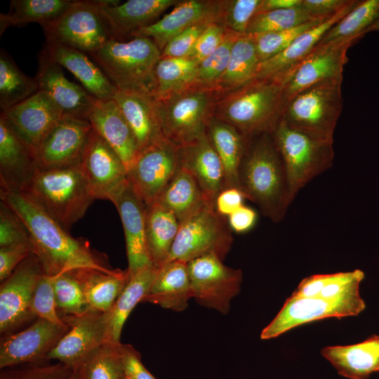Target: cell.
Instances as JSON below:
<instances>
[{
    "instance_id": "cell-1",
    "label": "cell",
    "mask_w": 379,
    "mask_h": 379,
    "mask_svg": "<svg viewBox=\"0 0 379 379\" xmlns=\"http://www.w3.org/2000/svg\"><path fill=\"white\" fill-rule=\"evenodd\" d=\"M0 198L25 225L32 252L39 258L44 274L55 277L83 268L106 273L117 270L103 265L87 244L72 237L21 192L0 189Z\"/></svg>"
},
{
    "instance_id": "cell-2",
    "label": "cell",
    "mask_w": 379,
    "mask_h": 379,
    "mask_svg": "<svg viewBox=\"0 0 379 379\" xmlns=\"http://www.w3.org/2000/svg\"><path fill=\"white\" fill-rule=\"evenodd\" d=\"M238 188L273 222H281L291 204L284 165L272 133L248 140L238 171Z\"/></svg>"
},
{
    "instance_id": "cell-3",
    "label": "cell",
    "mask_w": 379,
    "mask_h": 379,
    "mask_svg": "<svg viewBox=\"0 0 379 379\" xmlns=\"http://www.w3.org/2000/svg\"><path fill=\"white\" fill-rule=\"evenodd\" d=\"M19 192L67 232L95 200L80 165L37 166Z\"/></svg>"
},
{
    "instance_id": "cell-4",
    "label": "cell",
    "mask_w": 379,
    "mask_h": 379,
    "mask_svg": "<svg viewBox=\"0 0 379 379\" xmlns=\"http://www.w3.org/2000/svg\"><path fill=\"white\" fill-rule=\"evenodd\" d=\"M285 80L253 79L220 96L213 117L237 128L246 138L272 133L284 106Z\"/></svg>"
},
{
    "instance_id": "cell-5",
    "label": "cell",
    "mask_w": 379,
    "mask_h": 379,
    "mask_svg": "<svg viewBox=\"0 0 379 379\" xmlns=\"http://www.w3.org/2000/svg\"><path fill=\"white\" fill-rule=\"evenodd\" d=\"M161 52L149 38L112 39L89 55L121 91L154 97L155 68Z\"/></svg>"
},
{
    "instance_id": "cell-6",
    "label": "cell",
    "mask_w": 379,
    "mask_h": 379,
    "mask_svg": "<svg viewBox=\"0 0 379 379\" xmlns=\"http://www.w3.org/2000/svg\"><path fill=\"white\" fill-rule=\"evenodd\" d=\"M343 76L316 83L284 105L281 119L289 127L317 140L333 142L343 109Z\"/></svg>"
},
{
    "instance_id": "cell-7",
    "label": "cell",
    "mask_w": 379,
    "mask_h": 379,
    "mask_svg": "<svg viewBox=\"0 0 379 379\" xmlns=\"http://www.w3.org/2000/svg\"><path fill=\"white\" fill-rule=\"evenodd\" d=\"M218 95L215 90L194 86L154 98L164 137L178 147L199 140L206 133Z\"/></svg>"
},
{
    "instance_id": "cell-8",
    "label": "cell",
    "mask_w": 379,
    "mask_h": 379,
    "mask_svg": "<svg viewBox=\"0 0 379 379\" xmlns=\"http://www.w3.org/2000/svg\"><path fill=\"white\" fill-rule=\"evenodd\" d=\"M286 172L291 202L309 182L331 168L333 142L295 130L281 119L272 132Z\"/></svg>"
},
{
    "instance_id": "cell-9",
    "label": "cell",
    "mask_w": 379,
    "mask_h": 379,
    "mask_svg": "<svg viewBox=\"0 0 379 379\" xmlns=\"http://www.w3.org/2000/svg\"><path fill=\"white\" fill-rule=\"evenodd\" d=\"M232 232L225 217L205 207L180 223L166 262H187L211 253L224 260L234 241Z\"/></svg>"
},
{
    "instance_id": "cell-10",
    "label": "cell",
    "mask_w": 379,
    "mask_h": 379,
    "mask_svg": "<svg viewBox=\"0 0 379 379\" xmlns=\"http://www.w3.org/2000/svg\"><path fill=\"white\" fill-rule=\"evenodd\" d=\"M41 26L47 41L88 55L113 39L95 1H74L62 15Z\"/></svg>"
},
{
    "instance_id": "cell-11",
    "label": "cell",
    "mask_w": 379,
    "mask_h": 379,
    "mask_svg": "<svg viewBox=\"0 0 379 379\" xmlns=\"http://www.w3.org/2000/svg\"><path fill=\"white\" fill-rule=\"evenodd\" d=\"M365 307L359 286L333 298L290 296L277 315L262 331L260 338H274L294 327L327 317L356 316Z\"/></svg>"
},
{
    "instance_id": "cell-12",
    "label": "cell",
    "mask_w": 379,
    "mask_h": 379,
    "mask_svg": "<svg viewBox=\"0 0 379 379\" xmlns=\"http://www.w3.org/2000/svg\"><path fill=\"white\" fill-rule=\"evenodd\" d=\"M187 263L192 298L205 307L228 314L232 299L241 290V270L225 265L213 253Z\"/></svg>"
},
{
    "instance_id": "cell-13",
    "label": "cell",
    "mask_w": 379,
    "mask_h": 379,
    "mask_svg": "<svg viewBox=\"0 0 379 379\" xmlns=\"http://www.w3.org/2000/svg\"><path fill=\"white\" fill-rule=\"evenodd\" d=\"M44 270L32 253L0 286V333L1 337L17 332L36 319L31 310L35 288Z\"/></svg>"
},
{
    "instance_id": "cell-14",
    "label": "cell",
    "mask_w": 379,
    "mask_h": 379,
    "mask_svg": "<svg viewBox=\"0 0 379 379\" xmlns=\"http://www.w3.org/2000/svg\"><path fill=\"white\" fill-rule=\"evenodd\" d=\"M180 168L178 147L166 139L138 154L127 172L128 180L148 207Z\"/></svg>"
},
{
    "instance_id": "cell-15",
    "label": "cell",
    "mask_w": 379,
    "mask_h": 379,
    "mask_svg": "<svg viewBox=\"0 0 379 379\" xmlns=\"http://www.w3.org/2000/svg\"><path fill=\"white\" fill-rule=\"evenodd\" d=\"M70 328L51 350L48 359L75 368L86 357L102 345L112 342L110 335V313L89 310L79 317H63Z\"/></svg>"
},
{
    "instance_id": "cell-16",
    "label": "cell",
    "mask_w": 379,
    "mask_h": 379,
    "mask_svg": "<svg viewBox=\"0 0 379 379\" xmlns=\"http://www.w3.org/2000/svg\"><path fill=\"white\" fill-rule=\"evenodd\" d=\"M69 328L66 323L58 325L36 318L26 328L1 337L0 368L25 363L36 364L48 359L49 353Z\"/></svg>"
},
{
    "instance_id": "cell-17",
    "label": "cell",
    "mask_w": 379,
    "mask_h": 379,
    "mask_svg": "<svg viewBox=\"0 0 379 379\" xmlns=\"http://www.w3.org/2000/svg\"><path fill=\"white\" fill-rule=\"evenodd\" d=\"M63 115L53 100L43 91L1 112L34 158L43 140Z\"/></svg>"
},
{
    "instance_id": "cell-18",
    "label": "cell",
    "mask_w": 379,
    "mask_h": 379,
    "mask_svg": "<svg viewBox=\"0 0 379 379\" xmlns=\"http://www.w3.org/2000/svg\"><path fill=\"white\" fill-rule=\"evenodd\" d=\"M92 132L88 120L63 115L38 148L36 166L56 168L80 165Z\"/></svg>"
},
{
    "instance_id": "cell-19",
    "label": "cell",
    "mask_w": 379,
    "mask_h": 379,
    "mask_svg": "<svg viewBox=\"0 0 379 379\" xmlns=\"http://www.w3.org/2000/svg\"><path fill=\"white\" fill-rule=\"evenodd\" d=\"M80 166L95 199L110 201L128 181L121 158L93 130Z\"/></svg>"
},
{
    "instance_id": "cell-20",
    "label": "cell",
    "mask_w": 379,
    "mask_h": 379,
    "mask_svg": "<svg viewBox=\"0 0 379 379\" xmlns=\"http://www.w3.org/2000/svg\"><path fill=\"white\" fill-rule=\"evenodd\" d=\"M117 208L123 225L128 277L153 267L146 240L147 206L128 181L110 199Z\"/></svg>"
},
{
    "instance_id": "cell-21",
    "label": "cell",
    "mask_w": 379,
    "mask_h": 379,
    "mask_svg": "<svg viewBox=\"0 0 379 379\" xmlns=\"http://www.w3.org/2000/svg\"><path fill=\"white\" fill-rule=\"evenodd\" d=\"M61 67L44 48L41 51L35 77L39 91L48 93L64 115L87 120L97 99L67 79Z\"/></svg>"
},
{
    "instance_id": "cell-22",
    "label": "cell",
    "mask_w": 379,
    "mask_h": 379,
    "mask_svg": "<svg viewBox=\"0 0 379 379\" xmlns=\"http://www.w3.org/2000/svg\"><path fill=\"white\" fill-rule=\"evenodd\" d=\"M355 41L317 45L287 78L284 89V105L316 83L343 76V67L347 62V50Z\"/></svg>"
},
{
    "instance_id": "cell-23",
    "label": "cell",
    "mask_w": 379,
    "mask_h": 379,
    "mask_svg": "<svg viewBox=\"0 0 379 379\" xmlns=\"http://www.w3.org/2000/svg\"><path fill=\"white\" fill-rule=\"evenodd\" d=\"M359 1L350 0L333 16L300 35L288 47L275 56L260 62L254 79H287L314 50L326 32L340 20Z\"/></svg>"
},
{
    "instance_id": "cell-24",
    "label": "cell",
    "mask_w": 379,
    "mask_h": 379,
    "mask_svg": "<svg viewBox=\"0 0 379 379\" xmlns=\"http://www.w3.org/2000/svg\"><path fill=\"white\" fill-rule=\"evenodd\" d=\"M180 168L187 171L202 191L208 204L214 208L219 192L225 188L222 162L205 133L197 141L178 147Z\"/></svg>"
},
{
    "instance_id": "cell-25",
    "label": "cell",
    "mask_w": 379,
    "mask_h": 379,
    "mask_svg": "<svg viewBox=\"0 0 379 379\" xmlns=\"http://www.w3.org/2000/svg\"><path fill=\"white\" fill-rule=\"evenodd\" d=\"M113 39L126 41L133 34L158 20L168 8L179 0H128L115 6L95 1Z\"/></svg>"
},
{
    "instance_id": "cell-26",
    "label": "cell",
    "mask_w": 379,
    "mask_h": 379,
    "mask_svg": "<svg viewBox=\"0 0 379 379\" xmlns=\"http://www.w3.org/2000/svg\"><path fill=\"white\" fill-rule=\"evenodd\" d=\"M87 120L93 130L119 155L128 172L138 149L135 136L115 100H97Z\"/></svg>"
},
{
    "instance_id": "cell-27",
    "label": "cell",
    "mask_w": 379,
    "mask_h": 379,
    "mask_svg": "<svg viewBox=\"0 0 379 379\" xmlns=\"http://www.w3.org/2000/svg\"><path fill=\"white\" fill-rule=\"evenodd\" d=\"M222 1H180L173 10L153 24L135 32L133 37L151 39L161 52L175 36L199 21L220 14Z\"/></svg>"
},
{
    "instance_id": "cell-28",
    "label": "cell",
    "mask_w": 379,
    "mask_h": 379,
    "mask_svg": "<svg viewBox=\"0 0 379 379\" xmlns=\"http://www.w3.org/2000/svg\"><path fill=\"white\" fill-rule=\"evenodd\" d=\"M43 48L55 62L72 72L82 87L95 98L99 100L113 99L118 89L86 53L47 40Z\"/></svg>"
},
{
    "instance_id": "cell-29",
    "label": "cell",
    "mask_w": 379,
    "mask_h": 379,
    "mask_svg": "<svg viewBox=\"0 0 379 379\" xmlns=\"http://www.w3.org/2000/svg\"><path fill=\"white\" fill-rule=\"evenodd\" d=\"M113 100L119 105L135 136L138 153L166 140L153 97L118 90Z\"/></svg>"
},
{
    "instance_id": "cell-30",
    "label": "cell",
    "mask_w": 379,
    "mask_h": 379,
    "mask_svg": "<svg viewBox=\"0 0 379 379\" xmlns=\"http://www.w3.org/2000/svg\"><path fill=\"white\" fill-rule=\"evenodd\" d=\"M36 167L33 154L0 115L1 189L19 192Z\"/></svg>"
},
{
    "instance_id": "cell-31",
    "label": "cell",
    "mask_w": 379,
    "mask_h": 379,
    "mask_svg": "<svg viewBox=\"0 0 379 379\" xmlns=\"http://www.w3.org/2000/svg\"><path fill=\"white\" fill-rule=\"evenodd\" d=\"M192 298L187 263L180 260L165 262L157 270L155 278L142 302L157 305L175 312L185 310Z\"/></svg>"
},
{
    "instance_id": "cell-32",
    "label": "cell",
    "mask_w": 379,
    "mask_h": 379,
    "mask_svg": "<svg viewBox=\"0 0 379 379\" xmlns=\"http://www.w3.org/2000/svg\"><path fill=\"white\" fill-rule=\"evenodd\" d=\"M321 353L340 375L368 379L379 367V335L352 345L326 347Z\"/></svg>"
},
{
    "instance_id": "cell-33",
    "label": "cell",
    "mask_w": 379,
    "mask_h": 379,
    "mask_svg": "<svg viewBox=\"0 0 379 379\" xmlns=\"http://www.w3.org/2000/svg\"><path fill=\"white\" fill-rule=\"evenodd\" d=\"M206 133L224 168L225 188H238V171L248 140L232 125L212 117Z\"/></svg>"
},
{
    "instance_id": "cell-34",
    "label": "cell",
    "mask_w": 379,
    "mask_h": 379,
    "mask_svg": "<svg viewBox=\"0 0 379 379\" xmlns=\"http://www.w3.org/2000/svg\"><path fill=\"white\" fill-rule=\"evenodd\" d=\"M79 281L90 310L109 312L128 281L127 270L114 273L83 268L72 270Z\"/></svg>"
},
{
    "instance_id": "cell-35",
    "label": "cell",
    "mask_w": 379,
    "mask_h": 379,
    "mask_svg": "<svg viewBox=\"0 0 379 379\" xmlns=\"http://www.w3.org/2000/svg\"><path fill=\"white\" fill-rule=\"evenodd\" d=\"M155 202L172 212L180 223L205 207H212L194 179L182 168H179Z\"/></svg>"
},
{
    "instance_id": "cell-36",
    "label": "cell",
    "mask_w": 379,
    "mask_h": 379,
    "mask_svg": "<svg viewBox=\"0 0 379 379\" xmlns=\"http://www.w3.org/2000/svg\"><path fill=\"white\" fill-rule=\"evenodd\" d=\"M180 223L167 208L154 202L146 210V240L153 265L159 268L169 255Z\"/></svg>"
},
{
    "instance_id": "cell-37",
    "label": "cell",
    "mask_w": 379,
    "mask_h": 379,
    "mask_svg": "<svg viewBox=\"0 0 379 379\" xmlns=\"http://www.w3.org/2000/svg\"><path fill=\"white\" fill-rule=\"evenodd\" d=\"M260 61L253 38L248 34L237 37L233 44L228 65L215 86L221 94L234 91L253 80Z\"/></svg>"
},
{
    "instance_id": "cell-38",
    "label": "cell",
    "mask_w": 379,
    "mask_h": 379,
    "mask_svg": "<svg viewBox=\"0 0 379 379\" xmlns=\"http://www.w3.org/2000/svg\"><path fill=\"white\" fill-rule=\"evenodd\" d=\"M72 0H12L7 13L0 15V35L9 27L30 22L40 25L53 21L73 4Z\"/></svg>"
},
{
    "instance_id": "cell-39",
    "label": "cell",
    "mask_w": 379,
    "mask_h": 379,
    "mask_svg": "<svg viewBox=\"0 0 379 379\" xmlns=\"http://www.w3.org/2000/svg\"><path fill=\"white\" fill-rule=\"evenodd\" d=\"M158 268L149 267L129 277L117 299L110 313V335L113 343H119L121 331L129 314L135 305L142 302L148 293Z\"/></svg>"
},
{
    "instance_id": "cell-40",
    "label": "cell",
    "mask_w": 379,
    "mask_h": 379,
    "mask_svg": "<svg viewBox=\"0 0 379 379\" xmlns=\"http://www.w3.org/2000/svg\"><path fill=\"white\" fill-rule=\"evenodd\" d=\"M379 18V0L359 1L357 5L332 26L317 45L357 41Z\"/></svg>"
},
{
    "instance_id": "cell-41",
    "label": "cell",
    "mask_w": 379,
    "mask_h": 379,
    "mask_svg": "<svg viewBox=\"0 0 379 379\" xmlns=\"http://www.w3.org/2000/svg\"><path fill=\"white\" fill-rule=\"evenodd\" d=\"M39 91L36 77L25 75L10 55L0 51V107L1 111L28 99Z\"/></svg>"
},
{
    "instance_id": "cell-42",
    "label": "cell",
    "mask_w": 379,
    "mask_h": 379,
    "mask_svg": "<svg viewBox=\"0 0 379 379\" xmlns=\"http://www.w3.org/2000/svg\"><path fill=\"white\" fill-rule=\"evenodd\" d=\"M198 74V63L188 58H162L155 68L154 98L194 86Z\"/></svg>"
},
{
    "instance_id": "cell-43",
    "label": "cell",
    "mask_w": 379,
    "mask_h": 379,
    "mask_svg": "<svg viewBox=\"0 0 379 379\" xmlns=\"http://www.w3.org/2000/svg\"><path fill=\"white\" fill-rule=\"evenodd\" d=\"M120 345L107 342L92 352L74 368L77 379H121L125 373Z\"/></svg>"
},
{
    "instance_id": "cell-44",
    "label": "cell",
    "mask_w": 379,
    "mask_h": 379,
    "mask_svg": "<svg viewBox=\"0 0 379 379\" xmlns=\"http://www.w3.org/2000/svg\"><path fill=\"white\" fill-rule=\"evenodd\" d=\"M314 20L300 2L298 6L290 8L257 13L248 25L246 34L256 35L286 29Z\"/></svg>"
},
{
    "instance_id": "cell-45",
    "label": "cell",
    "mask_w": 379,
    "mask_h": 379,
    "mask_svg": "<svg viewBox=\"0 0 379 379\" xmlns=\"http://www.w3.org/2000/svg\"><path fill=\"white\" fill-rule=\"evenodd\" d=\"M53 286L57 310L62 317H79L90 310L72 271L54 277Z\"/></svg>"
},
{
    "instance_id": "cell-46",
    "label": "cell",
    "mask_w": 379,
    "mask_h": 379,
    "mask_svg": "<svg viewBox=\"0 0 379 379\" xmlns=\"http://www.w3.org/2000/svg\"><path fill=\"white\" fill-rule=\"evenodd\" d=\"M239 36L241 35L229 31L220 46L198 63L195 86L215 90L216 83L227 69L233 44Z\"/></svg>"
},
{
    "instance_id": "cell-47",
    "label": "cell",
    "mask_w": 379,
    "mask_h": 379,
    "mask_svg": "<svg viewBox=\"0 0 379 379\" xmlns=\"http://www.w3.org/2000/svg\"><path fill=\"white\" fill-rule=\"evenodd\" d=\"M324 20H314L286 29L250 35L254 39L260 61L268 60L282 52L300 35Z\"/></svg>"
},
{
    "instance_id": "cell-48",
    "label": "cell",
    "mask_w": 379,
    "mask_h": 379,
    "mask_svg": "<svg viewBox=\"0 0 379 379\" xmlns=\"http://www.w3.org/2000/svg\"><path fill=\"white\" fill-rule=\"evenodd\" d=\"M261 1H222L221 22L228 31L238 35H246L251 20L258 13Z\"/></svg>"
},
{
    "instance_id": "cell-49",
    "label": "cell",
    "mask_w": 379,
    "mask_h": 379,
    "mask_svg": "<svg viewBox=\"0 0 379 379\" xmlns=\"http://www.w3.org/2000/svg\"><path fill=\"white\" fill-rule=\"evenodd\" d=\"M54 277L43 274L36 284L31 304V310L36 318L51 323L63 325L65 323L59 317L54 293Z\"/></svg>"
},
{
    "instance_id": "cell-50",
    "label": "cell",
    "mask_w": 379,
    "mask_h": 379,
    "mask_svg": "<svg viewBox=\"0 0 379 379\" xmlns=\"http://www.w3.org/2000/svg\"><path fill=\"white\" fill-rule=\"evenodd\" d=\"M215 21H220V14L208 17L184 30L165 46L161 57L187 58L203 32Z\"/></svg>"
},
{
    "instance_id": "cell-51",
    "label": "cell",
    "mask_w": 379,
    "mask_h": 379,
    "mask_svg": "<svg viewBox=\"0 0 379 379\" xmlns=\"http://www.w3.org/2000/svg\"><path fill=\"white\" fill-rule=\"evenodd\" d=\"M16 244H31L29 232L17 214L1 201L0 247Z\"/></svg>"
},
{
    "instance_id": "cell-52",
    "label": "cell",
    "mask_w": 379,
    "mask_h": 379,
    "mask_svg": "<svg viewBox=\"0 0 379 379\" xmlns=\"http://www.w3.org/2000/svg\"><path fill=\"white\" fill-rule=\"evenodd\" d=\"M74 368L58 362L55 364L36 365L21 369L3 371L0 379H71Z\"/></svg>"
},
{
    "instance_id": "cell-53",
    "label": "cell",
    "mask_w": 379,
    "mask_h": 379,
    "mask_svg": "<svg viewBox=\"0 0 379 379\" xmlns=\"http://www.w3.org/2000/svg\"><path fill=\"white\" fill-rule=\"evenodd\" d=\"M228 32L220 21L211 22L199 37L187 58L199 63L220 46Z\"/></svg>"
},
{
    "instance_id": "cell-54",
    "label": "cell",
    "mask_w": 379,
    "mask_h": 379,
    "mask_svg": "<svg viewBox=\"0 0 379 379\" xmlns=\"http://www.w3.org/2000/svg\"><path fill=\"white\" fill-rule=\"evenodd\" d=\"M32 252L31 244L0 247V281L9 277L18 265Z\"/></svg>"
},
{
    "instance_id": "cell-55",
    "label": "cell",
    "mask_w": 379,
    "mask_h": 379,
    "mask_svg": "<svg viewBox=\"0 0 379 379\" xmlns=\"http://www.w3.org/2000/svg\"><path fill=\"white\" fill-rule=\"evenodd\" d=\"M124 373L133 379H157L145 367L140 353L131 345H120Z\"/></svg>"
},
{
    "instance_id": "cell-56",
    "label": "cell",
    "mask_w": 379,
    "mask_h": 379,
    "mask_svg": "<svg viewBox=\"0 0 379 379\" xmlns=\"http://www.w3.org/2000/svg\"><path fill=\"white\" fill-rule=\"evenodd\" d=\"M350 0H302L301 5L316 20H326L343 9Z\"/></svg>"
},
{
    "instance_id": "cell-57",
    "label": "cell",
    "mask_w": 379,
    "mask_h": 379,
    "mask_svg": "<svg viewBox=\"0 0 379 379\" xmlns=\"http://www.w3.org/2000/svg\"><path fill=\"white\" fill-rule=\"evenodd\" d=\"M245 197L242 192L237 187H227L221 190L217 195L214 208L223 217H228L241 206Z\"/></svg>"
},
{
    "instance_id": "cell-58",
    "label": "cell",
    "mask_w": 379,
    "mask_h": 379,
    "mask_svg": "<svg viewBox=\"0 0 379 379\" xmlns=\"http://www.w3.org/2000/svg\"><path fill=\"white\" fill-rule=\"evenodd\" d=\"M332 274H314L303 279L291 295L293 298L317 297L329 282Z\"/></svg>"
},
{
    "instance_id": "cell-59",
    "label": "cell",
    "mask_w": 379,
    "mask_h": 379,
    "mask_svg": "<svg viewBox=\"0 0 379 379\" xmlns=\"http://www.w3.org/2000/svg\"><path fill=\"white\" fill-rule=\"evenodd\" d=\"M256 220V212L244 205L227 217L230 229L236 233H244L249 231L255 225Z\"/></svg>"
},
{
    "instance_id": "cell-60",
    "label": "cell",
    "mask_w": 379,
    "mask_h": 379,
    "mask_svg": "<svg viewBox=\"0 0 379 379\" xmlns=\"http://www.w3.org/2000/svg\"><path fill=\"white\" fill-rule=\"evenodd\" d=\"M301 0H262L258 13L290 8L298 6Z\"/></svg>"
},
{
    "instance_id": "cell-61",
    "label": "cell",
    "mask_w": 379,
    "mask_h": 379,
    "mask_svg": "<svg viewBox=\"0 0 379 379\" xmlns=\"http://www.w3.org/2000/svg\"><path fill=\"white\" fill-rule=\"evenodd\" d=\"M375 31H379V18L366 29L365 34Z\"/></svg>"
},
{
    "instance_id": "cell-62",
    "label": "cell",
    "mask_w": 379,
    "mask_h": 379,
    "mask_svg": "<svg viewBox=\"0 0 379 379\" xmlns=\"http://www.w3.org/2000/svg\"><path fill=\"white\" fill-rule=\"evenodd\" d=\"M71 379H77V375H76V373H75L74 370V373H73Z\"/></svg>"
},
{
    "instance_id": "cell-63",
    "label": "cell",
    "mask_w": 379,
    "mask_h": 379,
    "mask_svg": "<svg viewBox=\"0 0 379 379\" xmlns=\"http://www.w3.org/2000/svg\"><path fill=\"white\" fill-rule=\"evenodd\" d=\"M121 379H133L128 376H127L126 374H124V375L122 377Z\"/></svg>"
},
{
    "instance_id": "cell-64",
    "label": "cell",
    "mask_w": 379,
    "mask_h": 379,
    "mask_svg": "<svg viewBox=\"0 0 379 379\" xmlns=\"http://www.w3.org/2000/svg\"><path fill=\"white\" fill-rule=\"evenodd\" d=\"M377 371H379V367L378 368V370H377Z\"/></svg>"
}]
</instances>
